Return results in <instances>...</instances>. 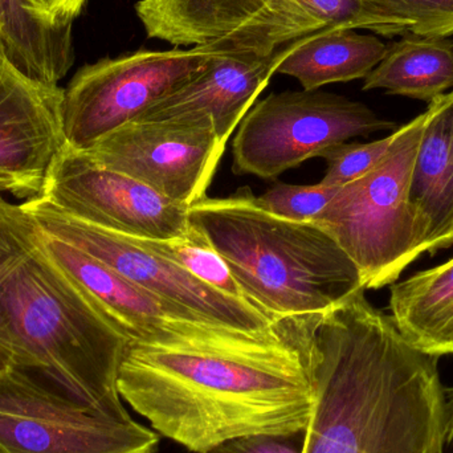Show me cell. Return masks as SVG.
<instances>
[{
    "instance_id": "10",
    "label": "cell",
    "mask_w": 453,
    "mask_h": 453,
    "mask_svg": "<svg viewBox=\"0 0 453 453\" xmlns=\"http://www.w3.org/2000/svg\"><path fill=\"white\" fill-rule=\"evenodd\" d=\"M36 198L82 222L134 239H177L191 226L190 207L66 145L53 158Z\"/></svg>"
},
{
    "instance_id": "18",
    "label": "cell",
    "mask_w": 453,
    "mask_h": 453,
    "mask_svg": "<svg viewBox=\"0 0 453 453\" xmlns=\"http://www.w3.org/2000/svg\"><path fill=\"white\" fill-rule=\"evenodd\" d=\"M391 317L402 334L431 356H453V257L391 285Z\"/></svg>"
},
{
    "instance_id": "17",
    "label": "cell",
    "mask_w": 453,
    "mask_h": 453,
    "mask_svg": "<svg viewBox=\"0 0 453 453\" xmlns=\"http://www.w3.org/2000/svg\"><path fill=\"white\" fill-rule=\"evenodd\" d=\"M388 44L356 29L322 28L296 40L276 73L295 77L303 90L365 79L385 58Z\"/></svg>"
},
{
    "instance_id": "4",
    "label": "cell",
    "mask_w": 453,
    "mask_h": 453,
    "mask_svg": "<svg viewBox=\"0 0 453 453\" xmlns=\"http://www.w3.org/2000/svg\"><path fill=\"white\" fill-rule=\"evenodd\" d=\"M5 303L13 369L98 414L132 420L117 388L129 340L36 242L8 282Z\"/></svg>"
},
{
    "instance_id": "14",
    "label": "cell",
    "mask_w": 453,
    "mask_h": 453,
    "mask_svg": "<svg viewBox=\"0 0 453 453\" xmlns=\"http://www.w3.org/2000/svg\"><path fill=\"white\" fill-rule=\"evenodd\" d=\"M64 89L24 74L0 42V175L18 198L39 196L53 158L65 146Z\"/></svg>"
},
{
    "instance_id": "30",
    "label": "cell",
    "mask_w": 453,
    "mask_h": 453,
    "mask_svg": "<svg viewBox=\"0 0 453 453\" xmlns=\"http://www.w3.org/2000/svg\"><path fill=\"white\" fill-rule=\"evenodd\" d=\"M11 193L18 196V186L10 178L0 175V194Z\"/></svg>"
},
{
    "instance_id": "1",
    "label": "cell",
    "mask_w": 453,
    "mask_h": 453,
    "mask_svg": "<svg viewBox=\"0 0 453 453\" xmlns=\"http://www.w3.org/2000/svg\"><path fill=\"white\" fill-rule=\"evenodd\" d=\"M311 316L276 337L201 349L127 343L122 401L190 452L253 434L305 433L317 401Z\"/></svg>"
},
{
    "instance_id": "13",
    "label": "cell",
    "mask_w": 453,
    "mask_h": 453,
    "mask_svg": "<svg viewBox=\"0 0 453 453\" xmlns=\"http://www.w3.org/2000/svg\"><path fill=\"white\" fill-rule=\"evenodd\" d=\"M35 242L52 263L81 288L129 343L193 349L245 333L185 319L97 258L37 226Z\"/></svg>"
},
{
    "instance_id": "19",
    "label": "cell",
    "mask_w": 453,
    "mask_h": 453,
    "mask_svg": "<svg viewBox=\"0 0 453 453\" xmlns=\"http://www.w3.org/2000/svg\"><path fill=\"white\" fill-rule=\"evenodd\" d=\"M362 88L430 104L453 89L452 40L403 35L388 45L385 58L365 77Z\"/></svg>"
},
{
    "instance_id": "5",
    "label": "cell",
    "mask_w": 453,
    "mask_h": 453,
    "mask_svg": "<svg viewBox=\"0 0 453 453\" xmlns=\"http://www.w3.org/2000/svg\"><path fill=\"white\" fill-rule=\"evenodd\" d=\"M425 113L394 130L382 161L342 186L314 222L326 229L354 261L365 289L398 281L427 252V228L410 201V180Z\"/></svg>"
},
{
    "instance_id": "16",
    "label": "cell",
    "mask_w": 453,
    "mask_h": 453,
    "mask_svg": "<svg viewBox=\"0 0 453 453\" xmlns=\"http://www.w3.org/2000/svg\"><path fill=\"white\" fill-rule=\"evenodd\" d=\"M410 201L427 228V252L453 245V89L428 104L410 180Z\"/></svg>"
},
{
    "instance_id": "2",
    "label": "cell",
    "mask_w": 453,
    "mask_h": 453,
    "mask_svg": "<svg viewBox=\"0 0 453 453\" xmlns=\"http://www.w3.org/2000/svg\"><path fill=\"white\" fill-rule=\"evenodd\" d=\"M317 401L303 453H443L449 403L439 357L415 348L365 289L322 314Z\"/></svg>"
},
{
    "instance_id": "3",
    "label": "cell",
    "mask_w": 453,
    "mask_h": 453,
    "mask_svg": "<svg viewBox=\"0 0 453 453\" xmlns=\"http://www.w3.org/2000/svg\"><path fill=\"white\" fill-rule=\"evenodd\" d=\"M188 219L248 300L277 319L324 314L365 289L356 264L326 229L274 215L250 188L203 198L188 209Z\"/></svg>"
},
{
    "instance_id": "26",
    "label": "cell",
    "mask_w": 453,
    "mask_h": 453,
    "mask_svg": "<svg viewBox=\"0 0 453 453\" xmlns=\"http://www.w3.org/2000/svg\"><path fill=\"white\" fill-rule=\"evenodd\" d=\"M388 12L403 19L410 34L420 36H453V0H372Z\"/></svg>"
},
{
    "instance_id": "22",
    "label": "cell",
    "mask_w": 453,
    "mask_h": 453,
    "mask_svg": "<svg viewBox=\"0 0 453 453\" xmlns=\"http://www.w3.org/2000/svg\"><path fill=\"white\" fill-rule=\"evenodd\" d=\"M36 226L20 204L0 194V372L13 366L5 292L18 266L34 248Z\"/></svg>"
},
{
    "instance_id": "21",
    "label": "cell",
    "mask_w": 453,
    "mask_h": 453,
    "mask_svg": "<svg viewBox=\"0 0 453 453\" xmlns=\"http://www.w3.org/2000/svg\"><path fill=\"white\" fill-rule=\"evenodd\" d=\"M191 225V223H190ZM134 239V237H132ZM146 250L167 258L180 268L201 280L204 284L239 300L247 301L239 282L234 279L228 265L218 250L210 244L201 231L190 226L188 234L177 239L148 240L134 239ZM255 305V303H253ZM258 308V306H257ZM268 313V311H266Z\"/></svg>"
},
{
    "instance_id": "28",
    "label": "cell",
    "mask_w": 453,
    "mask_h": 453,
    "mask_svg": "<svg viewBox=\"0 0 453 453\" xmlns=\"http://www.w3.org/2000/svg\"><path fill=\"white\" fill-rule=\"evenodd\" d=\"M37 15L58 31H72L73 21L82 12L88 0H32Z\"/></svg>"
},
{
    "instance_id": "23",
    "label": "cell",
    "mask_w": 453,
    "mask_h": 453,
    "mask_svg": "<svg viewBox=\"0 0 453 453\" xmlns=\"http://www.w3.org/2000/svg\"><path fill=\"white\" fill-rule=\"evenodd\" d=\"M329 29H367L383 37L410 34L409 23L375 4L372 0H298Z\"/></svg>"
},
{
    "instance_id": "27",
    "label": "cell",
    "mask_w": 453,
    "mask_h": 453,
    "mask_svg": "<svg viewBox=\"0 0 453 453\" xmlns=\"http://www.w3.org/2000/svg\"><path fill=\"white\" fill-rule=\"evenodd\" d=\"M305 433L239 436L223 441L204 453H303Z\"/></svg>"
},
{
    "instance_id": "24",
    "label": "cell",
    "mask_w": 453,
    "mask_h": 453,
    "mask_svg": "<svg viewBox=\"0 0 453 453\" xmlns=\"http://www.w3.org/2000/svg\"><path fill=\"white\" fill-rule=\"evenodd\" d=\"M393 140L394 132L372 142H341L330 146L319 156L327 164L326 174L321 183L342 188L364 177L382 161Z\"/></svg>"
},
{
    "instance_id": "25",
    "label": "cell",
    "mask_w": 453,
    "mask_h": 453,
    "mask_svg": "<svg viewBox=\"0 0 453 453\" xmlns=\"http://www.w3.org/2000/svg\"><path fill=\"white\" fill-rule=\"evenodd\" d=\"M340 188L321 182L317 185L277 183L257 199L266 210L285 219L314 222Z\"/></svg>"
},
{
    "instance_id": "9",
    "label": "cell",
    "mask_w": 453,
    "mask_h": 453,
    "mask_svg": "<svg viewBox=\"0 0 453 453\" xmlns=\"http://www.w3.org/2000/svg\"><path fill=\"white\" fill-rule=\"evenodd\" d=\"M134 420L98 414L21 370L0 372V453H156Z\"/></svg>"
},
{
    "instance_id": "20",
    "label": "cell",
    "mask_w": 453,
    "mask_h": 453,
    "mask_svg": "<svg viewBox=\"0 0 453 453\" xmlns=\"http://www.w3.org/2000/svg\"><path fill=\"white\" fill-rule=\"evenodd\" d=\"M0 42L13 65L58 85L73 65V31H58L37 15L32 0H0Z\"/></svg>"
},
{
    "instance_id": "29",
    "label": "cell",
    "mask_w": 453,
    "mask_h": 453,
    "mask_svg": "<svg viewBox=\"0 0 453 453\" xmlns=\"http://www.w3.org/2000/svg\"><path fill=\"white\" fill-rule=\"evenodd\" d=\"M447 403H449V433L447 443H453V388L447 390Z\"/></svg>"
},
{
    "instance_id": "7",
    "label": "cell",
    "mask_w": 453,
    "mask_h": 453,
    "mask_svg": "<svg viewBox=\"0 0 453 453\" xmlns=\"http://www.w3.org/2000/svg\"><path fill=\"white\" fill-rule=\"evenodd\" d=\"M396 130L369 106L322 90L272 93L256 103L237 127L232 172L274 180L337 143Z\"/></svg>"
},
{
    "instance_id": "15",
    "label": "cell",
    "mask_w": 453,
    "mask_h": 453,
    "mask_svg": "<svg viewBox=\"0 0 453 453\" xmlns=\"http://www.w3.org/2000/svg\"><path fill=\"white\" fill-rule=\"evenodd\" d=\"M295 42L273 50L242 45L226 48L212 58L203 73L162 98L137 119H210L220 143L226 146Z\"/></svg>"
},
{
    "instance_id": "8",
    "label": "cell",
    "mask_w": 453,
    "mask_h": 453,
    "mask_svg": "<svg viewBox=\"0 0 453 453\" xmlns=\"http://www.w3.org/2000/svg\"><path fill=\"white\" fill-rule=\"evenodd\" d=\"M234 45L237 44L141 50L82 66L64 89L65 145L87 151L101 138L140 119L162 98L203 73L218 53Z\"/></svg>"
},
{
    "instance_id": "6",
    "label": "cell",
    "mask_w": 453,
    "mask_h": 453,
    "mask_svg": "<svg viewBox=\"0 0 453 453\" xmlns=\"http://www.w3.org/2000/svg\"><path fill=\"white\" fill-rule=\"evenodd\" d=\"M20 206L37 228L97 258L190 321L266 335L301 319H277L253 303L204 284L132 237L82 222L40 198L27 199Z\"/></svg>"
},
{
    "instance_id": "12",
    "label": "cell",
    "mask_w": 453,
    "mask_h": 453,
    "mask_svg": "<svg viewBox=\"0 0 453 453\" xmlns=\"http://www.w3.org/2000/svg\"><path fill=\"white\" fill-rule=\"evenodd\" d=\"M135 12L149 37L175 47L273 50L324 28L298 0H140Z\"/></svg>"
},
{
    "instance_id": "11",
    "label": "cell",
    "mask_w": 453,
    "mask_h": 453,
    "mask_svg": "<svg viewBox=\"0 0 453 453\" xmlns=\"http://www.w3.org/2000/svg\"><path fill=\"white\" fill-rule=\"evenodd\" d=\"M226 146L211 119L129 122L84 151L106 169L191 207L206 198Z\"/></svg>"
}]
</instances>
